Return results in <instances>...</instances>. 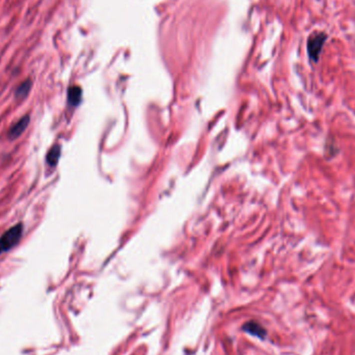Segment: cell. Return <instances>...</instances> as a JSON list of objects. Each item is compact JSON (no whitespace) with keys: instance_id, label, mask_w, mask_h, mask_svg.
Here are the masks:
<instances>
[{"instance_id":"1","label":"cell","mask_w":355,"mask_h":355,"mask_svg":"<svg viewBox=\"0 0 355 355\" xmlns=\"http://www.w3.org/2000/svg\"><path fill=\"white\" fill-rule=\"evenodd\" d=\"M328 36L324 32H314L311 33L307 39L306 49L308 58L311 62L317 64L320 60V55L322 53L323 47L327 41Z\"/></svg>"},{"instance_id":"2","label":"cell","mask_w":355,"mask_h":355,"mask_svg":"<svg viewBox=\"0 0 355 355\" xmlns=\"http://www.w3.org/2000/svg\"><path fill=\"white\" fill-rule=\"evenodd\" d=\"M23 224L21 222L13 225L2 237H0V254L15 247L22 238Z\"/></svg>"},{"instance_id":"3","label":"cell","mask_w":355,"mask_h":355,"mask_svg":"<svg viewBox=\"0 0 355 355\" xmlns=\"http://www.w3.org/2000/svg\"><path fill=\"white\" fill-rule=\"evenodd\" d=\"M31 123V117L30 115H25L23 116L18 122H16L14 124L8 132V138L10 140H15L17 138H19L24 131L27 129L28 125Z\"/></svg>"},{"instance_id":"4","label":"cell","mask_w":355,"mask_h":355,"mask_svg":"<svg viewBox=\"0 0 355 355\" xmlns=\"http://www.w3.org/2000/svg\"><path fill=\"white\" fill-rule=\"evenodd\" d=\"M243 329L245 332L251 334V335H254V336H257L261 339H264L267 335V332H266V329L263 327V326L261 324H259L258 322H255V321H250V322H247L244 326H243Z\"/></svg>"},{"instance_id":"5","label":"cell","mask_w":355,"mask_h":355,"mask_svg":"<svg viewBox=\"0 0 355 355\" xmlns=\"http://www.w3.org/2000/svg\"><path fill=\"white\" fill-rule=\"evenodd\" d=\"M33 88V82L31 79L24 80L15 91V99L17 101H23L30 95Z\"/></svg>"},{"instance_id":"6","label":"cell","mask_w":355,"mask_h":355,"mask_svg":"<svg viewBox=\"0 0 355 355\" xmlns=\"http://www.w3.org/2000/svg\"><path fill=\"white\" fill-rule=\"evenodd\" d=\"M61 152H62V149H61L60 145H54L48 151L47 156H46V161L51 167L56 166V164L59 163V160L61 157Z\"/></svg>"},{"instance_id":"7","label":"cell","mask_w":355,"mask_h":355,"mask_svg":"<svg viewBox=\"0 0 355 355\" xmlns=\"http://www.w3.org/2000/svg\"><path fill=\"white\" fill-rule=\"evenodd\" d=\"M81 89L79 87H71L68 91V101L70 105L77 106L81 101Z\"/></svg>"}]
</instances>
